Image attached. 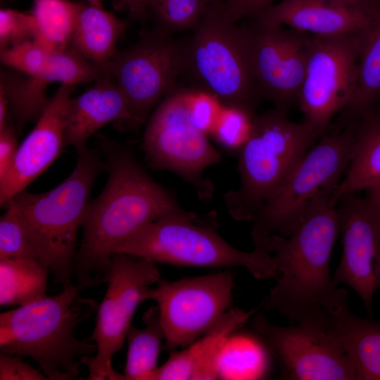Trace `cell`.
Listing matches in <instances>:
<instances>
[{
  "mask_svg": "<svg viewBox=\"0 0 380 380\" xmlns=\"http://www.w3.org/2000/svg\"><path fill=\"white\" fill-rule=\"evenodd\" d=\"M212 0H148L147 15L155 21L156 28L172 34L193 30Z\"/></svg>",
  "mask_w": 380,
  "mask_h": 380,
  "instance_id": "cell-30",
  "label": "cell"
},
{
  "mask_svg": "<svg viewBox=\"0 0 380 380\" xmlns=\"http://www.w3.org/2000/svg\"><path fill=\"white\" fill-rule=\"evenodd\" d=\"M253 20L267 26L286 25L319 36H334L367 30L374 20L327 0H281Z\"/></svg>",
  "mask_w": 380,
  "mask_h": 380,
  "instance_id": "cell-19",
  "label": "cell"
},
{
  "mask_svg": "<svg viewBox=\"0 0 380 380\" xmlns=\"http://www.w3.org/2000/svg\"><path fill=\"white\" fill-rule=\"evenodd\" d=\"M18 146L15 128L8 124L0 130V180L10 170Z\"/></svg>",
  "mask_w": 380,
  "mask_h": 380,
  "instance_id": "cell-39",
  "label": "cell"
},
{
  "mask_svg": "<svg viewBox=\"0 0 380 380\" xmlns=\"http://www.w3.org/2000/svg\"><path fill=\"white\" fill-rule=\"evenodd\" d=\"M355 125L325 134L303 156L251 220L255 247L269 236L288 237L314 203L335 189L351 159Z\"/></svg>",
  "mask_w": 380,
  "mask_h": 380,
  "instance_id": "cell-8",
  "label": "cell"
},
{
  "mask_svg": "<svg viewBox=\"0 0 380 380\" xmlns=\"http://www.w3.org/2000/svg\"><path fill=\"white\" fill-rule=\"evenodd\" d=\"M81 3L70 0H32L35 37L49 51L66 49Z\"/></svg>",
  "mask_w": 380,
  "mask_h": 380,
  "instance_id": "cell-29",
  "label": "cell"
},
{
  "mask_svg": "<svg viewBox=\"0 0 380 380\" xmlns=\"http://www.w3.org/2000/svg\"><path fill=\"white\" fill-rule=\"evenodd\" d=\"M87 3L95 5V6H102V0H85Z\"/></svg>",
  "mask_w": 380,
  "mask_h": 380,
  "instance_id": "cell-43",
  "label": "cell"
},
{
  "mask_svg": "<svg viewBox=\"0 0 380 380\" xmlns=\"http://www.w3.org/2000/svg\"><path fill=\"white\" fill-rule=\"evenodd\" d=\"M190 89H175L148 118L142 146L148 164L172 172L191 184L201 200H210L212 182L203 172L221 160L208 134L193 124L189 111Z\"/></svg>",
  "mask_w": 380,
  "mask_h": 380,
  "instance_id": "cell-10",
  "label": "cell"
},
{
  "mask_svg": "<svg viewBox=\"0 0 380 380\" xmlns=\"http://www.w3.org/2000/svg\"><path fill=\"white\" fill-rule=\"evenodd\" d=\"M380 182V113L372 110L355 124L353 153L343 179L332 197L337 203L345 196L365 191Z\"/></svg>",
  "mask_w": 380,
  "mask_h": 380,
  "instance_id": "cell-24",
  "label": "cell"
},
{
  "mask_svg": "<svg viewBox=\"0 0 380 380\" xmlns=\"http://www.w3.org/2000/svg\"><path fill=\"white\" fill-rule=\"evenodd\" d=\"M233 275L224 271L176 281L159 279L150 300L157 303L163 349L184 348L206 333L232 303Z\"/></svg>",
  "mask_w": 380,
  "mask_h": 380,
  "instance_id": "cell-14",
  "label": "cell"
},
{
  "mask_svg": "<svg viewBox=\"0 0 380 380\" xmlns=\"http://www.w3.org/2000/svg\"><path fill=\"white\" fill-rule=\"evenodd\" d=\"M212 1H213V0H212ZM222 1H223V0H222Z\"/></svg>",
  "mask_w": 380,
  "mask_h": 380,
  "instance_id": "cell-45",
  "label": "cell"
},
{
  "mask_svg": "<svg viewBox=\"0 0 380 380\" xmlns=\"http://www.w3.org/2000/svg\"><path fill=\"white\" fill-rule=\"evenodd\" d=\"M116 253L181 267H242L258 279L279 277L274 258L265 248L241 251L190 212L167 215L143 226Z\"/></svg>",
  "mask_w": 380,
  "mask_h": 380,
  "instance_id": "cell-6",
  "label": "cell"
},
{
  "mask_svg": "<svg viewBox=\"0 0 380 380\" xmlns=\"http://www.w3.org/2000/svg\"><path fill=\"white\" fill-rule=\"evenodd\" d=\"M329 2L361 13L370 18L380 20V0H327Z\"/></svg>",
  "mask_w": 380,
  "mask_h": 380,
  "instance_id": "cell-40",
  "label": "cell"
},
{
  "mask_svg": "<svg viewBox=\"0 0 380 380\" xmlns=\"http://www.w3.org/2000/svg\"><path fill=\"white\" fill-rule=\"evenodd\" d=\"M18 355L0 353L1 380H45L44 373L23 361Z\"/></svg>",
  "mask_w": 380,
  "mask_h": 380,
  "instance_id": "cell-38",
  "label": "cell"
},
{
  "mask_svg": "<svg viewBox=\"0 0 380 380\" xmlns=\"http://www.w3.org/2000/svg\"><path fill=\"white\" fill-rule=\"evenodd\" d=\"M49 273L37 260H0L1 306H22L45 296Z\"/></svg>",
  "mask_w": 380,
  "mask_h": 380,
  "instance_id": "cell-27",
  "label": "cell"
},
{
  "mask_svg": "<svg viewBox=\"0 0 380 380\" xmlns=\"http://www.w3.org/2000/svg\"><path fill=\"white\" fill-rule=\"evenodd\" d=\"M367 30L334 36L310 35L298 104L305 120L321 135L350 100Z\"/></svg>",
  "mask_w": 380,
  "mask_h": 380,
  "instance_id": "cell-13",
  "label": "cell"
},
{
  "mask_svg": "<svg viewBox=\"0 0 380 380\" xmlns=\"http://www.w3.org/2000/svg\"><path fill=\"white\" fill-rule=\"evenodd\" d=\"M125 98L132 125L149 118L153 106L175 89L184 71V42L158 28L144 32L133 46L117 50L101 65Z\"/></svg>",
  "mask_w": 380,
  "mask_h": 380,
  "instance_id": "cell-12",
  "label": "cell"
},
{
  "mask_svg": "<svg viewBox=\"0 0 380 380\" xmlns=\"http://www.w3.org/2000/svg\"><path fill=\"white\" fill-rule=\"evenodd\" d=\"M148 0H119L117 8L125 10L131 21H139L147 16Z\"/></svg>",
  "mask_w": 380,
  "mask_h": 380,
  "instance_id": "cell-41",
  "label": "cell"
},
{
  "mask_svg": "<svg viewBox=\"0 0 380 380\" xmlns=\"http://www.w3.org/2000/svg\"><path fill=\"white\" fill-rule=\"evenodd\" d=\"M127 25V20L102 6L81 3L69 46L89 61L104 65L116 53L117 42Z\"/></svg>",
  "mask_w": 380,
  "mask_h": 380,
  "instance_id": "cell-23",
  "label": "cell"
},
{
  "mask_svg": "<svg viewBox=\"0 0 380 380\" xmlns=\"http://www.w3.org/2000/svg\"><path fill=\"white\" fill-rule=\"evenodd\" d=\"M49 83L65 84L96 82L106 74L103 67L80 55L70 46L52 52L41 74Z\"/></svg>",
  "mask_w": 380,
  "mask_h": 380,
  "instance_id": "cell-31",
  "label": "cell"
},
{
  "mask_svg": "<svg viewBox=\"0 0 380 380\" xmlns=\"http://www.w3.org/2000/svg\"><path fill=\"white\" fill-rule=\"evenodd\" d=\"M34 37L35 23L31 13L0 10V50Z\"/></svg>",
  "mask_w": 380,
  "mask_h": 380,
  "instance_id": "cell-35",
  "label": "cell"
},
{
  "mask_svg": "<svg viewBox=\"0 0 380 380\" xmlns=\"http://www.w3.org/2000/svg\"><path fill=\"white\" fill-rule=\"evenodd\" d=\"M0 218V260H37L22 223L10 204Z\"/></svg>",
  "mask_w": 380,
  "mask_h": 380,
  "instance_id": "cell-34",
  "label": "cell"
},
{
  "mask_svg": "<svg viewBox=\"0 0 380 380\" xmlns=\"http://www.w3.org/2000/svg\"><path fill=\"white\" fill-rule=\"evenodd\" d=\"M99 284L96 279L72 284L58 295H46L1 313V351L31 357L48 379H77L81 358L97 351L95 343L75 336L76 327L97 312L99 306L80 292Z\"/></svg>",
  "mask_w": 380,
  "mask_h": 380,
  "instance_id": "cell-2",
  "label": "cell"
},
{
  "mask_svg": "<svg viewBox=\"0 0 380 380\" xmlns=\"http://www.w3.org/2000/svg\"><path fill=\"white\" fill-rule=\"evenodd\" d=\"M75 85L61 84L49 99L36 125L19 145L13 163L0 180L4 207L41 175L59 156L64 145L65 116Z\"/></svg>",
  "mask_w": 380,
  "mask_h": 380,
  "instance_id": "cell-17",
  "label": "cell"
},
{
  "mask_svg": "<svg viewBox=\"0 0 380 380\" xmlns=\"http://www.w3.org/2000/svg\"><path fill=\"white\" fill-rule=\"evenodd\" d=\"M144 327L131 325L127 334L128 350L124 370L125 380H151L165 341L158 307L149 308L143 316Z\"/></svg>",
  "mask_w": 380,
  "mask_h": 380,
  "instance_id": "cell-26",
  "label": "cell"
},
{
  "mask_svg": "<svg viewBox=\"0 0 380 380\" xmlns=\"http://www.w3.org/2000/svg\"><path fill=\"white\" fill-rule=\"evenodd\" d=\"M255 115L236 106H222L211 134L224 150L238 153L248 140Z\"/></svg>",
  "mask_w": 380,
  "mask_h": 380,
  "instance_id": "cell-32",
  "label": "cell"
},
{
  "mask_svg": "<svg viewBox=\"0 0 380 380\" xmlns=\"http://www.w3.org/2000/svg\"><path fill=\"white\" fill-rule=\"evenodd\" d=\"M156 262L123 253L112 257L105 277L108 288L98 306L96 322L89 338L97 346L95 355L81 362L89 369L90 380H125L112 367V357L124 345L134 312L150 300L151 286L160 279Z\"/></svg>",
  "mask_w": 380,
  "mask_h": 380,
  "instance_id": "cell-11",
  "label": "cell"
},
{
  "mask_svg": "<svg viewBox=\"0 0 380 380\" xmlns=\"http://www.w3.org/2000/svg\"><path fill=\"white\" fill-rule=\"evenodd\" d=\"M380 102V20L367 30L350 101L338 114L334 133L355 125Z\"/></svg>",
  "mask_w": 380,
  "mask_h": 380,
  "instance_id": "cell-22",
  "label": "cell"
},
{
  "mask_svg": "<svg viewBox=\"0 0 380 380\" xmlns=\"http://www.w3.org/2000/svg\"><path fill=\"white\" fill-rule=\"evenodd\" d=\"M49 82L42 75H28L17 70H1L0 94L7 99L9 110L20 132L29 122L37 121L49 99Z\"/></svg>",
  "mask_w": 380,
  "mask_h": 380,
  "instance_id": "cell-28",
  "label": "cell"
},
{
  "mask_svg": "<svg viewBox=\"0 0 380 380\" xmlns=\"http://www.w3.org/2000/svg\"><path fill=\"white\" fill-rule=\"evenodd\" d=\"M77 153L73 171L57 186L41 194L25 189L6 203L18 216L36 259L63 288L72 284L78 230L94 183L106 169L96 151L86 148Z\"/></svg>",
  "mask_w": 380,
  "mask_h": 380,
  "instance_id": "cell-4",
  "label": "cell"
},
{
  "mask_svg": "<svg viewBox=\"0 0 380 380\" xmlns=\"http://www.w3.org/2000/svg\"><path fill=\"white\" fill-rule=\"evenodd\" d=\"M51 53L38 40L31 39L1 49L0 59L4 65L18 72L39 75Z\"/></svg>",
  "mask_w": 380,
  "mask_h": 380,
  "instance_id": "cell-33",
  "label": "cell"
},
{
  "mask_svg": "<svg viewBox=\"0 0 380 380\" xmlns=\"http://www.w3.org/2000/svg\"><path fill=\"white\" fill-rule=\"evenodd\" d=\"M189 105L195 127L207 134H211L222 107L220 101L208 93L190 89Z\"/></svg>",
  "mask_w": 380,
  "mask_h": 380,
  "instance_id": "cell-36",
  "label": "cell"
},
{
  "mask_svg": "<svg viewBox=\"0 0 380 380\" xmlns=\"http://www.w3.org/2000/svg\"><path fill=\"white\" fill-rule=\"evenodd\" d=\"M278 0H223L222 9L225 18L237 23L247 18L253 20Z\"/></svg>",
  "mask_w": 380,
  "mask_h": 380,
  "instance_id": "cell-37",
  "label": "cell"
},
{
  "mask_svg": "<svg viewBox=\"0 0 380 380\" xmlns=\"http://www.w3.org/2000/svg\"><path fill=\"white\" fill-rule=\"evenodd\" d=\"M336 209L343 248L333 281L355 290L371 314L380 286V206L352 194L341 198Z\"/></svg>",
  "mask_w": 380,
  "mask_h": 380,
  "instance_id": "cell-16",
  "label": "cell"
},
{
  "mask_svg": "<svg viewBox=\"0 0 380 380\" xmlns=\"http://www.w3.org/2000/svg\"><path fill=\"white\" fill-rule=\"evenodd\" d=\"M184 43V71L198 90L222 106L255 110L261 97L253 75L245 26L227 20L222 1L213 0Z\"/></svg>",
  "mask_w": 380,
  "mask_h": 380,
  "instance_id": "cell-7",
  "label": "cell"
},
{
  "mask_svg": "<svg viewBox=\"0 0 380 380\" xmlns=\"http://www.w3.org/2000/svg\"><path fill=\"white\" fill-rule=\"evenodd\" d=\"M125 98L115 82L105 75L80 96L68 102L64 128V145L76 152L87 148L88 139L104 125L115 121L129 122Z\"/></svg>",
  "mask_w": 380,
  "mask_h": 380,
  "instance_id": "cell-20",
  "label": "cell"
},
{
  "mask_svg": "<svg viewBox=\"0 0 380 380\" xmlns=\"http://www.w3.org/2000/svg\"><path fill=\"white\" fill-rule=\"evenodd\" d=\"M365 191L366 197L376 205L380 206V182L369 186Z\"/></svg>",
  "mask_w": 380,
  "mask_h": 380,
  "instance_id": "cell-42",
  "label": "cell"
},
{
  "mask_svg": "<svg viewBox=\"0 0 380 380\" xmlns=\"http://www.w3.org/2000/svg\"><path fill=\"white\" fill-rule=\"evenodd\" d=\"M324 306L353 365L356 380H380V322L353 315L345 289L337 287Z\"/></svg>",
  "mask_w": 380,
  "mask_h": 380,
  "instance_id": "cell-21",
  "label": "cell"
},
{
  "mask_svg": "<svg viewBox=\"0 0 380 380\" xmlns=\"http://www.w3.org/2000/svg\"><path fill=\"white\" fill-rule=\"evenodd\" d=\"M255 310L229 309L206 333L190 345L171 352L152 380L218 379L220 359L231 334L243 327Z\"/></svg>",
  "mask_w": 380,
  "mask_h": 380,
  "instance_id": "cell-18",
  "label": "cell"
},
{
  "mask_svg": "<svg viewBox=\"0 0 380 380\" xmlns=\"http://www.w3.org/2000/svg\"><path fill=\"white\" fill-rule=\"evenodd\" d=\"M334 191L325 192L314 203L289 236H270L260 246L274 256L279 272L263 305L290 324L310 308L324 306L337 288L329 272L331 251L340 234Z\"/></svg>",
  "mask_w": 380,
  "mask_h": 380,
  "instance_id": "cell-3",
  "label": "cell"
},
{
  "mask_svg": "<svg viewBox=\"0 0 380 380\" xmlns=\"http://www.w3.org/2000/svg\"><path fill=\"white\" fill-rule=\"evenodd\" d=\"M319 136L310 123L291 120L284 110L255 115L237 153L239 186L224 196L232 218L251 222Z\"/></svg>",
  "mask_w": 380,
  "mask_h": 380,
  "instance_id": "cell-5",
  "label": "cell"
},
{
  "mask_svg": "<svg viewBox=\"0 0 380 380\" xmlns=\"http://www.w3.org/2000/svg\"><path fill=\"white\" fill-rule=\"evenodd\" d=\"M251 21L244 26L260 96L272 101L275 108L287 111L298 102L310 34Z\"/></svg>",
  "mask_w": 380,
  "mask_h": 380,
  "instance_id": "cell-15",
  "label": "cell"
},
{
  "mask_svg": "<svg viewBox=\"0 0 380 380\" xmlns=\"http://www.w3.org/2000/svg\"><path fill=\"white\" fill-rule=\"evenodd\" d=\"M251 327L277 360L281 379L356 380L324 306L310 308L289 327L273 324L258 313Z\"/></svg>",
  "mask_w": 380,
  "mask_h": 380,
  "instance_id": "cell-9",
  "label": "cell"
},
{
  "mask_svg": "<svg viewBox=\"0 0 380 380\" xmlns=\"http://www.w3.org/2000/svg\"><path fill=\"white\" fill-rule=\"evenodd\" d=\"M233 332L224 346L218 379H260L267 376L271 352L255 334Z\"/></svg>",
  "mask_w": 380,
  "mask_h": 380,
  "instance_id": "cell-25",
  "label": "cell"
},
{
  "mask_svg": "<svg viewBox=\"0 0 380 380\" xmlns=\"http://www.w3.org/2000/svg\"><path fill=\"white\" fill-rule=\"evenodd\" d=\"M372 110L380 113V102L375 106V108Z\"/></svg>",
  "mask_w": 380,
  "mask_h": 380,
  "instance_id": "cell-44",
  "label": "cell"
},
{
  "mask_svg": "<svg viewBox=\"0 0 380 380\" xmlns=\"http://www.w3.org/2000/svg\"><path fill=\"white\" fill-rule=\"evenodd\" d=\"M101 147L108 178L84 217L82 240L74 261L77 282L96 279L104 282L112 257L125 239L159 218L188 212L127 146L103 137Z\"/></svg>",
  "mask_w": 380,
  "mask_h": 380,
  "instance_id": "cell-1",
  "label": "cell"
}]
</instances>
